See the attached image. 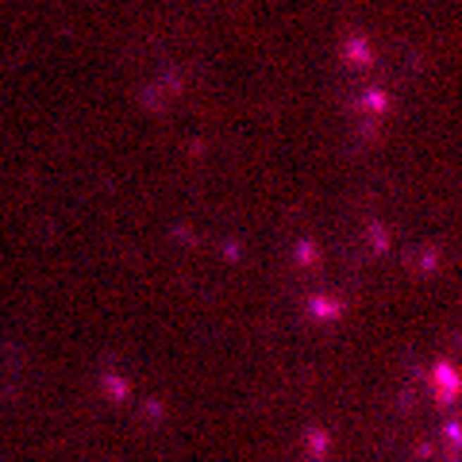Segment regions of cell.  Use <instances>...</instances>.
Masks as SVG:
<instances>
[{
    "mask_svg": "<svg viewBox=\"0 0 462 462\" xmlns=\"http://www.w3.org/2000/svg\"><path fill=\"white\" fill-rule=\"evenodd\" d=\"M435 385H439V401H455V389H458V377L451 366H439L435 370Z\"/></svg>",
    "mask_w": 462,
    "mask_h": 462,
    "instance_id": "1",
    "label": "cell"
}]
</instances>
